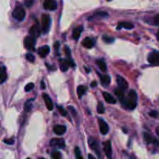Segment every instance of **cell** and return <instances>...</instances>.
I'll use <instances>...</instances> for the list:
<instances>
[{
    "mask_svg": "<svg viewBox=\"0 0 159 159\" xmlns=\"http://www.w3.org/2000/svg\"><path fill=\"white\" fill-rule=\"evenodd\" d=\"M102 96H103L104 99L106 100V102H107L108 103L115 104L116 102V99H115V98L113 97L111 94L107 93V92H103V93H102Z\"/></svg>",
    "mask_w": 159,
    "mask_h": 159,
    "instance_id": "ac0fdd59",
    "label": "cell"
},
{
    "mask_svg": "<svg viewBox=\"0 0 159 159\" xmlns=\"http://www.w3.org/2000/svg\"><path fill=\"white\" fill-rule=\"evenodd\" d=\"M82 30H83V26H79V27L75 28V29L73 30V33H72L73 38H74L75 40H79Z\"/></svg>",
    "mask_w": 159,
    "mask_h": 159,
    "instance_id": "ffe728a7",
    "label": "cell"
},
{
    "mask_svg": "<svg viewBox=\"0 0 159 159\" xmlns=\"http://www.w3.org/2000/svg\"><path fill=\"white\" fill-rule=\"evenodd\" d=\"M99 77H100L101 82H102V84L103 85H108L110 83V81H111V79H110V76L107 75H99Z\"/></svg>",
    "mask_w": 159,
    "mask_h": 159,
    "instance_id": "484cf974",
    "label": "cell"
},
{
    "mask_svg": "<svg viewBox=\"0 0 159 159\" xmlns=\"http://www.w3.org/2000/svg\"><path fill=\"white\" fill-rule=\"evenodd\" d=\"M59 47H60V43H59V41H56L54 44V50H55V51L57 53H58Z\"/></svg>",
    "mask_w": 159,
    "mask_h": 159,
    "instance_id": "8d00e7d4",
    "label": "cell"
},
{
    "mask_svg": "<svg viewBox=\"0 0 159 159\" xmlns=\"http://www.w3.org/2000/svg\"><path fill=\"white\" fill-rule=\"evenodd\" d=\"M96 85H97V82H96V81H94V82H93L91 83V86L92 87H96Z\"/></svg>",
    "mask_w": 159,
    "mask_h": 159,
    "instance_id": "ee69618b",
    "label": "cell"
},
{
    "mask_svg": "<svg viewBox=\"0 0 159 159\" xmlns=\"http://www.w3.org/2000/svg\"><path fill=\"white\" fill-rule=\"evenodd\" d=\"M148 61L151 65L159 66V52L158 51H154L149 54L148 57Z\"/></svg>",
    "mask_w": 159,
    "mask_h": 159,
    "instance_id": "52a82bcc",
    "label": "cell"
},
{
    "mask_svg": "<svg viewBox=\"0 0 159 159\" xmlns=\"http://www.w3.org/2000/svg\"><path fill=\"white\" fill-rule=\"evenodd\" d=\"M97 112L98 113H99V114H102V113L105 112V108H104V106L103 104H102V102H99V103H98Z\"/></svg>",
    "mask_w": 159,
    "mask_h": 159,
    "instance_id": "f1b7e54d",
    "label": "cell"
},
{
    "mask_svg": "<svg viewBox=\"0 0 159 159\" xmlns=\"http://www.w3.org/2000/svg\"><path fill=\"white\" fill-rule=\"evenodd\" d=\"M137 102H138V94H137L135 90L131 89L129 92L127 97H125V99H124L123 104L127 109H129L130 110H133L136 108L137 104H138Z\"/></svg>",
    "mask_w": 159,
    "mask_h": 159,
    "instance_id": "6da1fadb",
    "label": "cell"
},
{
    "mask_svg": "<svg viewBox=\"0 0 159 159\" xmlns=\"http://www.w3.org/2000/svg\"><path fill=\"white\" fill-rule=\"evenodd\" d=\"M87 91V87L85 86V85H80V86L78 87L77 89V93L78 96H79V98L82 97Z\"/></svg>",
    "mask_w": 159,
    "mask_h": 159,
    "instance_id": "4316f807",
    "label": "cell"
},
{
    "mask_svg": "<svg viewBox=\"0 0 159 159\" xmlns=\"http://www.w3.org/2000/svg\"><path fill=\"white\" fill-rule=\"evenodd\" d=\"M54 132L57 135H62L66 132V127L64 125H56L54 127Z\"/></svg>",
    "mask_w": 159,
    "mask_h": 159,
    "instance_id": "d6986e66",
    "label": "cell"
},
{
    "mask_svg": "<svg viewBox=\"0 0 159 159\" xmlns=\"http://www.w3.org/2000/svg\"><path fill=\"white\" fill-rule=\"evenodd\" d=\"M50 51H51L50 47L48 46V45H44V46H42L40 48H39L38 54L41 57H45L49 54Z\"/></svg>",
    "mask_w": 159,
    "mask_h": 159,
    "instance_id": "9a60e30c",
    "label": "cell"
},
{
    "mask_svg": "<svg viewBox=\"0 0 159 159\" xmlns=\"http://www.w3.org/2000/svg\"><path fill=\"white\" fill-rule=\"evenodd\" d=\"M149 115H150L152 117H157L158 116V113H157L156 111H151L150 113H149Z\"/></svg>",
    "mask_w": 159,
    "mask_h": 159,
    "instance_id": "60d3db41",
    "label": "cell"
},
{
    "mask_svg": "<svg viewBox=\"0 0 159 159\" xmlns=\"http://www.w3.org/2000/svg\"><path fill=\"white\" fill-rule=\"evenodd\" d=\"M144 138L145 140V141L148 144H158V141H157V139L155 138H154L152 135H151L150 134L144 133Z\"/></svg>",
    "mask_w": 159,
    "mask_h": 159,
    "instance_id": "e0dca14e",
    "label": "cell"
},
{
    "mask_svg": "<svg viewBox=\"0 0 159 159\" xmlns=\"http://www.w3.org/2000/svg\"><path fill=\"white\" fill-rule=\"evenodd\" d=\"M154 23H155V25L159 26V14L155 16V18H154Z\"/></svg>",
    "mask_w": 159,
    "mask_h": 159,
    "instance_id": "ab89813d",
    "label": "cell"
},
{
    "mask_svg": "<svg viewBox=\"0 0 159 159\" xmlns=\"http://www.w3.org/2000/svg\"><path fill=\"white\" fill-rule=\"evenodd\" d=\"M89 145L90 148L93 151V152H96V155L98 157H101V153H100V150H99V143L98 141H96L95 138H89Z\"/></svg>",
    "mask_w": 159,
    "mask_h": 159,
    "instance_id": "8992f818",
    "label": "cell"
},
{
    "mask_svg": "<svg viewBox=\"0 0 159 159\" xmlns=\"http://www.w3.org/2000/svg\"><path fill=\"white\" fill-rule=\"evenodd\" d=\"M34 88V83H32V82H31V83H28L27 85L25 86V91L27 92V93H28V92L31 91V90H32Z\"/></svg>",
    "mask_w": 159,
    "mask_h": 159,
    "instance_id": "d6a6232c",
    "label": "cell"
},
{
    "mask_svg": "<svg viewBox=\"0 0 159 159\" xmlns=\"http://www.w3.org/2000/svg\"><path fill=\"white\" fill-rule=\"evenodd\" d=\"M40 88L42 89H45V88H46V85H45V82L44 81L42 80L41 82H40Z\"/></svg>",
    "mask_w": 159,
    "mask_h": 159,
    "instance_id": "7bdbcfd3",
    "label": "cell"
},
{
    "mask_svg": "<svg viewBox=\"0 0 159 159\" xmlns=\"http://www.w3.org/2000/svg\"><path fill=\"white\" fill-rule=\"evenodd\" d=\"M116 82H117L119 88L121 89L126 90L128 89V83H127V81H126L122 76H116Z\"/></svg>",
    "mask_w": 159,
    "mask_h": 159,
    "instance_id": "7c38bea8",
    "label": "cell"
},
{
    "mask_svg": "<svg viewBox=\"0 0 159 159\" xmlns=\"http://www.w3.org/2000/svg\"><path fill=\"white\" fill-rule=\"evenodd\" d=\"M102 39H103V40L106 42V43H113V40H114V39L112 38V37H108V36H103V37H102Z\"/></svg>",
    "mask_w": 159,
    "mask_h": 159,
    "instance_id": "836d02e7",
    "label": "cell"
},
{
    "mask_svg": "<svg viewBox=\"0 0 159 159\" xmlns=\"http://www.w3.org/2000/svg\"><path fill=\"white\" fill-rule=\"evenodd\" d=\"M43 7H44L45 9H48V10H55L57 7V2H56V0H44Z\"/></svg>",
    "mask_w": 159,
    "mask_h": 159,
    "instance_id": "30bf717a",
    "label": "cell"
},
{
    "mask_svg": "<svg viewBox=\"0 0 159 159\" xmlns=\"http://www.w3.org/2000/svg\"><path fill=\"white\" fill-rule=\"evenodd\" d=\"M42 96H43V100H44V102H45V105H46V107L48 108V110L51 111V110L54 109V103H53L51 99L50 98V96H48L47 93H43Z\"/></svg>",
    "mask_w": 159,
    "mask_h": 159,
    "instance_id": "4fadbf2b",
    "label": "cell"
},
{
    "mask_svg": "<svg viewBox=\"0 0 159 159\" xmlns=\"http://www.w3.org/2000/svg\"><path fill=\"white\" fill-rule=\"evenodd\" d=\"M7 79V74H6V69L5 66L1 67V70H0V83H4L5 81Z\"/></svg>",
    "mask_w": 159,
    "mask_h": 159,
    "instance_id": "cb8c5ba5",
    "label": "cell"
},
{
    "mask_svg": "<svg viewBox=\"0 0 159 159\" xmlns=\"http://www.w3.org/2000/svg\"><path fill=\"white\" fill-rule=\"evenodd\" d=\"M99 130H100L101 134L103 135L107 134V133L109 132V126L108 124L106 123V121L104 120H102V118H99Z\"/></svg>",
    "mask_w": 159,
    "mask_h": 159,
    "instance_id": "8fae6325",
    "label": "cell"
},
{
    "mask_svg": "<svg viewBox=\"0 0 159 159\" xmlns=\"http://www.w3.org/2000/svg\"><path fill=\"white\" fill-rule=\"evenodd\" d=\"M104 152H105L106 155L108 158L112 157V145L110 141H107V142L104 143Z\"/></svg>",
    "mask_w": 159,
    "mask_h": 159,
    "instance_id": "2e32d148",
    "label": "cell"
},
{
    "mask_svg": "<svg viewBox=\"0 0 159 159\" xmlns=\"http://www.w3.org/2000/svg\"><path fill=\"white\" fill-rule=\"evenodd\" d=\"M59 64H60V69L62 71H66L69 67L75 66L73 61L70 57L68 59H60Z\"/></svg>",
    "mask_w": 159,
    "mask_h": 159,
    "instance_id": "5b68a950",
    "label": "cell"
},
{
    "mask_svg": "<svg viewBox=\"0 0 159 159\" xmlns=\"http://www.w3.org/2000/svg\"><path fill=\"white\" fill-rule=\"evenodd\" d=\"M51 17L48 14H43L42 16V31L43 34H48L49 32L51 26Z\"/></svg>",
    "mask_w": 159,
    "mask_h": 159,
    "instance_id": "277c9868",
    "label": "cell"
},
{
    "mask_svg": "<svg viewBox=\"0 0 159 159\" xmlns=\"http://www.w3.org/2000/svg\"><path fill=\"white\" fill-rule=\"evenodd\" d=\"M156 134H157V135L159 137V127H158L156 128Z\"/></svg>",
    "mask_w": 159,
    "mask_h": 159,
    "instance_id": "f6af8a7d",
    "label": "cell"
},
{
    "mask_svg": "<svg viewBox=\"0 0 159 159\" xmlns=\"http://www.w3.org/2000/svg\"><path fill=\"white\" fill-rule=\"evenodd\" d=\"M108 16V13L106 12H103V11H98V12H96L94 14H93L92 16H90L89 18V20H101V19H104L106 17Z\"/></svg>",
    "mask_w": 159,
    "mask_h": 159,
    "instance_id": "5bb4252c",
    "label": "cell"
},
{
    "mask_svg": "<svg viewBox=\"0 0 159 159\" xmlns=\"http://www.w3.org/2000/svg\"><path fill=\"white\" fill-rule=\"evenodd\" d=\"M88 157H89V158H93V159L95 158V157L93 156V155H89Z\"/></svg>",
    "mask_w": 159,
    "mask_h": 159,
    "instance_id": "bcb514c9",
    "label": "cell"
},
{
    "mask_svg": "<svg viewBox=\"0 0 159 159\" xmlns=\"http://www.w3.org/2000/svg\"><path fill=\"white\" fill-rule=\"evenodd\" d=\"M50 145L51 147L57 148H65V142L63 138H53L50 141Z\"/></svg>",
    "mask_w": 159,
    "mask_h": 159,
    "instance_id": "ba28073f",
    "label": "cell"
},
{
    "mask_svg": "<svg viewBox=\"0 0 159 159\" xmlns=\"http://www.w3.org/2000/svg\"><path fill=\"white\" fill-rule=\"evenodd\" d=\"M12 16L15 20H18V21H22L24 20L25 16H26V11L21 5H18L12 11Z\"/></svg>",
    "mask_w": 159,
    "mask_h": 159,
    "instance_id": "7a4b0ae2",
    "label": "cell"
},
{
    "mask_svg": "<svg viewBox=\"0 0 159 159\" xmlns=\"http://www.w3.org/2000/svg\"><path fill=\"white\" fill-rule=\"evenodd\" d=\"M36 45V37L33 36H27L24 39V46L28 51H35Z\"/></svg>",
    "mask_w": 159,
    "mask_h": 159,
    "instance_id": "3957f363",
    "label": "cell"
},
{
    "mask_svg": "<svg viewBox=\"0 0 159 159\" xmlns=\"http://www.w3.org/2000/svg\"><path fill=\"white\" fill-rule=\"evenodd\" d=\"M34 99H29V100L26 101V102L24 105V110L26 112H29L30 110L32 108V101Z\"/></svg>",
    "mask_w": 159,
    "mask_h": 159,
    "instance_id": "83f0119b",
    "label": "cell"
},
{
    "mask_svg": "<svg viewBox=\"0 0 159 159\" xmlns=\"http://www.w3.org/2000/svg\"><path fill=\"white\" fill-rule=\"evenodd\" d=\"M82 45L86 48H92L94 45V41L90 37H85L82 41Z\"/></svg>",
    "mask_w": 159,
    "mask_h": 159,
    "instance_id": "44dd1931",
    "label": "cell"
},
{
    "mask_svg": "<svg viewBox=\"0 0 159 159\" xmlns=\"http://www.w3.org/2000/svg\"><path fill=\"white\" fill-rule=\"evenodd\" d=\"M75 154L76 158L82 159V155H81V152H80V150H79V147H76L75 148Z\"/></svg>",
    "mask_w": 159,
    "mask_h": 159,
    "instance_id": "1f68e13d",
    "label": "cell"
},
{
    "mask_svg": "<svg viewBox=\"0 0 159 159\" xmlns=\"http://www.w3.org/2000/svg\"><path fill=\"white\" fill-rule=\"evenodd\" d=\"M4 143L7 144H14V139L11 138V139H6L4 140Z\"/></svg>",
    "mask_w": 159,
    "mask_h": 159,
    "instance_id": "74e56055",
    "label": "cell"
},
{
    "mask_svg": "<svg viewBox=\"0 0 159 159\" xmlns=\"http://www.w3.org/2000/svg\"><path fill=\"white\" fill-rule=\"evenodd\" d=\"M96 65H98V67L99 68V69L101 70L102 71H103V72H106L107 70V64H106V62L104 61L102 59H98V60H96Z\"/></svg>",
    "mask_w": 159,
    "mask_h": 159,
    "instance_id": "d4e9b609",
    "label": "cell"
},
{
    "mask_svg": "<svg viewBox=\"0 0 159 159\" xmlns=\"http://www.w3.org/2000/svg\"><path fill=\"white\" fill-rule=\"evenodd\" d=\"M57 109H58V111L60 112V113L62 115V116H67L68 113H67V111L65 110V109L63 108V107H57Z\"/></svg>",
    "mask_w": 159,
    "mask_h": 159,
    "instance_id": "e575fe53",
    "label": "cell"
},
{
    "mask_svg": "<svg viewBox=\"0 0 159 159\" xmlns=\"http://www.w3.org/2000/svg\"><path fill=\"white\" fill-rule=\"evenodd\" d=\"M41 30L42 29H40V24H39L38 21H37L36 22L35 24L33 25L30 27V34L31 36H33V37L37 38V37H40V34H41Z\"/></svg>",
    "mask_w": 159,
    "mask_h": 159,
    "instance_id": "9c48e42d",
    "label": "cell"
},
{
    "mask_svg": "<svg viewBox=\"0 0 159 159\" xmlns=\"http://www.w3.org/2000/svg\"><path fill=\"white\" fill-rule=\"evenodd\" d=\"M157 38H158V40H159V30H158V32L157 33Z\"/></svg>",
    "mask_w": 159,
    "mask_h": 159,
    "instance_id": "7dc6e473",
    "label": "cell"
},
{
    "mask_svg": "<svg viewBox=\"0 0 159 159\" xmlns=\"http://www.w3.org/2000/svg\"><path fill=\"white\" fill-rule=\"evenodd\" d=\"M65 51L66 53V55L68 57H71V51H70V48L68 46L65 47Z\"/></svg>",
    "mask_w": 159,
    "mask_h": 159,
    "instance_id": "d590c367",
    "label": "cell"
},
{
    "mask_svg": "<svg viewBox=\"0 0 159 159\" xmlns=\"http://www.w3.org/2000/svg\"><path fill=\"white\" fill-rule=\"evenodd\" d=\"M68 109H69L70 111L73 113V115H76V111L75 110L74 107H72L71 106H69V107H68Z\"/></svg>",
    "mask_w": 159,
    "mask_h": 159,
    "instance_id": "b9f144b4",
    "label": "cell"
},
{
    "mask_svg": "<svg viewBox=\"0 0 159 159\" xmlns=\"http://www.w3.org/2000/svg\"><path fill=\"white\" fill-rule=\"evenodd\" d=\"M122 27L127 30H131L134 28V25L130 22H121L117 26V30H120Z\"/></svg>",
    "mask_w": 159,
    "mask_h": 159,
    "instance_id": "7402d4cb",
    "label": "cell"
},
{
    "mask_svg": "<svg viewBox=\"0 0 159 159\" xmlns=\"http://www.w3.org/2000/svg\"><path fill=\"white\" fill-rule=\"evenodd\" d=\"M115 94H116V96H117L118 99H120V101L121 102H124V99H125V96H124V90L121 89H116L114 91Z\"/></svg>",
    "mask_w": 159,
    "mask_h": 159,
    "instance_id": "603a6c76",
    "label": "cell"
},
{
    "mask_svg": "<svg viewBox=\"0 0 159 159\" xmlns=\"http://www.w3.org/2000/svg\"><path fill=\"white\" fill-rule=\"evenodd\" d=\"M51 158L54 159H60L61 158V155L60 152H57V151H53L51 154Z\"/></svg>",
    "mask_w": 159,
    "mask_h": 159,
    "instance_id": "f546056e",
    "label": "cell"
},
{
    "mask_svg": "<svg viewBox=\"0 0 159 159\" xmlns=\"http://www.w3.org/2000/svg\"><path fill=\"white\" fill-rule=\"evenodd\" d=\"M26 60L30 62H34V61H35V57H34V54H31V53H27V54H26Z\"/></svg>",
    "mask_w": 159,
    "mask_h": 159,
    "instance_id": "4dcf8cb0",
    "label": "cell"
},
{
    "mask_svg": "<svg viewBox=\"0 0 159 159\" xmlns=\"http://www.w3.org/2000/svg\"><path fill=\"white\" fill-rule=\"evenodd\" d=\"M33 3H34V0H26V2H25V6H26L27 7H30V6H32Z\"/></svg>",
    "mask_w": 159,
    "mask_h": 159,
    "instance_id": "f35d334b",
    "label": "cell"
}]
</instances>
